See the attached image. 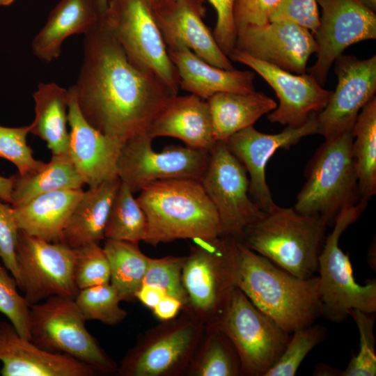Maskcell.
<instances>
[{
	"mask_svg": "<svg viewBox=\"0 0 376 376\" xmlns=\"http://www.w3.org/2000/svg\"><path fill=\"white\" fill-rule=\"evenodd\" d=\"M72 86L86 120L123 141L146 131L176 95L157 76L131 64L101 19L84 35L83 61Z\"/></svg>",
	"mask_w": 376,
	"mask_h": 376,
	"instance_id": "obj_1",
	"label": "cell"
},
{
	"mask_svg": "<svg viewBox=\"0 0 376 376\" xmlns=\"http://www.w3.org/2000/svg\"><path fill=\"white\" fill-rule=\"evenodd\" d=\"M236 286L288 334L322 316L319 279H301L276 265L238 240Z\"/></svg>",
	"mask_w": 376,
	"mask_h": 376,
	"instance_id": "obj_2",
	"label": "cell"
},
{
	"mask_svg": "<svg viewBox=\"0 0 376 376\" xmlns=\"http://www.w3.org/2000/svg\"><path fill=\"white\" fill-rule=\"evenodd\" d=\"M136 201L148 221L144 242L152 246L222 235L217 210L198 180L155 181L140 190Z\"/></svg>",
	"mask_w": 376,
	"mask_h": 376,
	"instance_id": "obj_3",
	"label": "cell"
},
{
	"mask_svg": "<svg viewBox=\"0 0 376 376\" xmlns=\"http://www.w3.org/2000/svg\"><path fill=\"white\" fill-rule=\"evenodd\" d=\"M327 226L320 217L276 205L248 227L240 241L286 272L306 279L318 271Z\"/></svg>",
	"mask_w": 376,
	"mask_h": 376,
	"instance_id": "obj_4",
	"label": "cell"
},
{
	"mask_svg": "<svg viewBox=\"0 0 376 376\" xmlns=\"http://www.w3.org/2000/svg\"><path fill=\"white\" fill-rule=\"evenodd\" d=\"M352 131L325 139L305 170L306 182L294 209L318 216L333 226L340 212L361 199L352 146Z\"/></svg>",
	"mask_w": 376,
	"mask_h": 376,
	"instance_id": "obj_5",
	"label": "cell"
},
{
	"mask_svg": "<svg viewBox=\"0 0 376 376\" xmlns=\"http://www.w3.org/2000/svg\"><path fill=\"white\" fill-rule=\"evenodd\" d=\"M191 240L182 271L188 296L183 309L210 325L222 314L236 287L238 240L224 235Z\"/></svg>",
	"mask_w": 376,
	"mask_h": 376,
	"instance_id": "obj_6",
	"label": "cell"
},
{
	"mask_svg": "<svg viewBox=\"0 0 376 376\" xmlns=\"http://www.w3.org/2000/svg\"><path fill=\"white\" fill-rule=\"evenodd\" d=\"M368 206L361 198L356 205L343 209L335 220L333 230L326 236L318 259V292L322 316L341 322L350 312L359 310L373 314L376 311V281L358 284L353 276L348 256L339 246L343 233L360 217Z\"/></svg>",
	"mask_w": 376,
	"mask_h": 376,
	"instance_id": "obj_7",
	"label": "cell"
},
{
	"mask_svg": "<svg viewBox=\"0 0 376 376\" xmlns=\"http://www.w3.org/2000/svg\"><path fill=\"white\" fill-rule=\"evenodd\" d=\"M148 329L118 367L120 376H179L187 369L205 330V322L186 309Z\"/></svg>",
	"mask_w": 376,
	"mask_h": 376,
	"instance_id": "obj_8",
	"label": "cell"
},
{
	"mask_svg": "<svg viewBox=\"0 0 376 376\" xmlns=\"http://www.w3.org/2000/svg\"><path fill=\"white\" fill-rule=\"evenodd\" d=\"M86 321L75 299L51 296L30 306V340L45 350L85 363L97 373H116V364L88 331Z\"/></svg>",
	"mask_w": 376,
	"mask_h": 376,
	"instance_id": "obj_9",
	"label": "cell"
},
{
	"mask_svg": "<svg viewBox=\"0 0 376 376\" xmlns=\"http://www.w3.org/2000/svg\"><path fill=\"white\" fill-rule=\"evenodd\" d=\"M128 61L150 72L175 95L180 77L151 9L144 0H109L100 18Z\"/></svg>",
	"mask_w": 376,
	"mask_h": 376,
	"instance_id": "obj_10",
	"label": "cell"
},
{
	"mask_svg": "<svg viewBox=\"0 0 376 376\" xmlns=\"http://www.w3.org/2000/svg\"><path fill=\"white\" fill-rule=\"evenodd\" d=\"M214 325L230 340L238 355L241 374L265 376L283 352L290 334L260 311L239 289Z\"/></svg>",
	"mask_w": 376,
	"mask_h": 376,
	"instance_id": "obj_11",
	"label": "cell"
},
{
	"mask_svg": "<svg viewBox=\"0 0 376 376\" xmlns=\"http://www.w3.org/2000/svg\"><path fill=\"white\" fill-rule=\"evenodd\" d=\"M210 154L201 183L217 210L221 234L240 240L265 212L251 198L247 172L225 142L217 141Z\"/></svg>",
	"mask_w": 376,
	"mask_h": 376,
	"instance_id": "obj_12",
	"label": "cell"
},
{
	"mask_svg": "<svg viewBox=\"0 0 376 376\" xmlns=\"http://www.w3.org/2000/svg\"><path fill=\"white\" fill-rule=\"evenodd\" d=\"M152 141L142 132L127 139L120 152L117 174L133 192L159 180L185 178L201 182L210 152L180 146H169L156 152Z\"/></svg>",
	"mask_w": 376,
	"mask_h": 376,
	"instance_id": "obj_13",
	"label": "cell"
},
{
	"mask_svg": "<svg viewBox=\"0 0 376 376\" xmlns=\"http://www.w3.org/2000/svg\"><path fill=\"white\" fill-rule=\"evenodd\" d=\"M18 288L29 306L58 295L75 299L79 290L74 279V249L19 231L16 247Z\"/></svg>",
	"mask_w": 376,
	"mask_h": 376,
	"instance_id": "obj_14",
	"label": "cell"
},
{
	"mask_svg": "<svg viewBox=\"0 0 376 376\" xmlns=\"http://www.w3.org/2000/svg\"><path fill=\"white\" fill-rule=\"evenodd\" d=\"M322 8L315 36L317 60L308 71L323 86L335 60L350 45L376 38V15L359 0H316Z\"/></svg>",
	"mask_w": 376,
	"mask_h": 376,
	"instance_id": "obj_15",
	"label": "cell"
},
{
	"mask_svg": "<svg viewBox=\"0 0 376 376\" xmlns=\"http://www.w3.org/2000/svg\"><path fill=\"white\" fill-rule=\"evenodd\" d=\"M228 58L254 70L274 90L279 104L267 116L271 123L299 127L313 113L320 112L332 95L311 74L289 72L237 49Z\"/></svg>",
	"mask_w": 376,
	"mask_h": 376,
	"instance_id": "obj_16",
	"label": "cell"
},
{
	"mask_svg": "<svg viewBox=\"0 0 376 376\" xmlns=\"http://www.w3.org/2000/svg\"><path fill=\"white\" fill-rule=\"evenodd\" d=\"M338 84L316 118L318 134L324 139L352 131L363 107L376 92V56L361 60L341 54L335 60Z\"/></svg>",
	"mask_w": 376,
	"mask_h": 376,
	"instance_id": "obj_17",
	"label": "cell"
},
{
	"mask_svg": "<svg viewBox=\"0 0 376 376\" xmlns=\"http://www.w3.org/2000/svg\"><path fill=\"white\" fill-rule=\"evenodd\" d=\"M316 114L313 113L304 125L287 127L278 134H265L251 126L233 134L225 142L229 151L244 166L249 175V196L263 212H269L277 205L266 181L269 159L279 148L289 149L303 137L318 134Z\"/></svg>",
	"mask_w": 376,
	"mask_h": 376,
	"instance_id": "obj_18",
	"label": "cell"
},
{
	"mask_svg": "<svg viewBox=\"0 0 376 376\" xmlns=\"http://www.w3.org/2000/svg\"><path fill=\"white\" fill-rule=\"evenodd\" d=\"M235 49L291 73H306L310 56L318 51L313 34L285 22L248 25L237 30Z\"/></svg>",
	"mask_w": 376,
	"mask_h": 376,
	"instance_id": "obj_19",
	"label": "cell"
},
{
	"mask_svg": "<svg viewBox=\"0 0 376 376\" xmlns=\"http://www.w3.org/2000/svg\"><path fill=\"white\" fill-rule=\"evenodd\" d=\"M69 92L68 152L84 185L94 187L118 176V159L125 141L105 135L92 127L79 110L72 86Z\"/></svg>",
	"mask_w": 376,
	"mask_h": 376,
	"instance_id": "obj_20",
	"label": "cell"
},
{
	"mask_svg": "<svg viewBox=\"0 0 376 376\" xmlns=\"http://www.w3.org/2000/svg\"><path fill=\"white\" fill-rule=\"evenodd\" d=\"M205 13L202 0H179L153 15L167 49L188 48L212 65L235 69L203 22Z\"/></svg>",
	"mask_w": 376,
	"mask_h": 376,
	"instance_id": "obj_21",
	"label": "cell"
},
{
	"mask_svg": "<svg viewBox=\"0 0 376 376\" xmlns=\"http://www.w3.org/2000/svg\"><path fill=\"white\" fill-rule=\"evenodd\" d=\"M2 376H93L91 366L68 354L45 350L19 335L10 322H0Z\"/></svg>",
	"mask_w": 376,
	"mask_h": 376,
	"instance_id": "obj_22",
	"label": "cell"
},
{
	"mask_svg": "<svg viewBox=\"0 0 376 376\" xmlns=\"http://www.w3.org/2000/svg\"><path fill=\"white\" fill-rule=\"evenodd\" d=\"M145 132L152 139L173 137L187 147L208 152L217 143L207 100L193 94L173 96Z\"/></svg>",
	"mask_w": 376,
	"mask_h": 376,
	"instance_id": "obj_23",
	"label": "cell"
},
{
	"mask_svg": "<svg viewBox=\"0 0 376 376\" xmlns=\"http://www.w3.org/2000/svg\"><path fill=\"white\" fill-rule=\"evenodd\" d=\"M175 66L180 87L203 100L223 92L248 93L255 91V74L249 70H225L198 57L189 49H167Z\"/></svg>",
	"mask_w": 376,
	"mask_h": 376,
	"instance_id": "obj_24",
	"label": "cell"
},
{
	"mask_svg": "<svg viewBox=\"0 0 376 376\" xmlns=\"http://www.w3.org/2000/svg\"><path fill=\"white\" fill-rule=\"evenodd\" d=\"M100 17L91 0H60L31 42L33 54L52 62L61 53L64 41L75 34L89 32Z\"/></svg>",
	"mask_w": 376,
	"mask_h": 376,
	"instance_id": "obj_25",
	"label": "cell"
},
{
	"mask_svg": "<svg viewBox=\"0 0 376 376\" xmlns=\"http://www.w3.org/2000/svg\"><path fill=\"white\" fill-rule=\"evenodd\" d=\"M84 191L82 189L54 191L11 206L19 229L48 242H61L65 224Z\"/></svg>",
	"mask_w": 376,
	"mask_h": 376,
	"instance_id": "obj_26",
	"label": "cell"
},
{
	"mask_svg": "<svg viewBox=\"0 0 376 376\" xmlns=\"http://www.w3.org/2000/svg\"><path fill=\"white\" fill-rule=\"evenodd\" d=\"M120 183L116 176L84 191L65 224L61 242L76 249L104 240L107 221Z\"/></svg>",
	"mask_w": 376,
	"mask_h": 376,
	"instance_id": "obj_27",
	"label": "cell"
},
{
	"mask_svg": "<svg viewBox=\"0 0 376 376\" xmlns=\"http://www.w3.org/2000/svg\"><path fill=\"white\" fill-rule=\"evenodd\" d=\"M214 139L226 142L233 134L253 126L263 115L277 107L276 102L263 93L223 92L207 100Z\"/></svg>",
	"mask_w": 376,
	"mask_h": 376,
	"instance_id": "obj_28",
	"label": "cell"
},
{
	"mask_svg": "<svg viewBox=\"0 0 376 376\" xmlns=\"http://www.w3.org/2000/svg\"><path fill=\"white\" fill-rule=\"evenodd\" d=\"M33 97L35 117L29 125L30 133L45 141L52 155L68 152L69 89L54 82L40 83Z\"/></svg>",
	"mask_w": 376,
	"mask_h": 376,
	"instance_id": "obj_29",
	"label": "cell"
},
{
	"mask_svg": "<svg viewBox=\"0 0 376 376\" xmlns=\"http://www.w3.org/2000/svg\"><path fill=\"white\" fill-rule=\"evenodd\" d=\"M13 176V207L45 193L82 189L84 185L69 152L52 155L51 160L36 172Z\"/></svg>",
	"mask_w": 376,
	"mask_h": 376,
	"instance_id": "obj_30",
	"label": "cell"
},
{
	"mask_svg": "<svg viewBox=\"0 0 376 376\" xmlns=\"http://www.w3.org/2000/svg\"><path fill=\"white\" fill-rule=\"evenodd\" d=\"M352 146L361 198L376 193V97L361 110L352 127Z\"/></svg>",
	"mask_w": 376,
	"mask_h": 376,
	"instance_id": "obj_31",
	"label": "cell"
},
{
	"mask_svg": "<svg viewBox=\"0 0 376 376\" xmlns=\"http://www.w3.org/2000/svg\"><path fill=\"white\" fill-rule=\"evenodd\" d=\"M103 249L109 263L110 283L121 301L134 300L143 284L149 257L136 242L105 239Z\"/></svg>",
	"mask_w": 376,
	"mask_h": 376,
	"instance_id": "obj_32",
	"label": "cell"
},
{
	"mask_svg": "<svg viewBox=\"0 0 376 376\" xmlns=\"http://www.w3.org/2000/svg\"><path fill=\"white\" fill-rule=\"evenodd\" d=\"M191 376H238L241 366L228 338L214 325L204 334L185 373Z\"/></svg>",
	"mask_w": 376,
	"mask_h": 376,
	"instance_id": "obj_33",
	"label": "cell"
},
{
	"mask_svg": "<svg viewBox=\"0 0 376 376\" xmlns=\"http://www.w3.org/2000/svg\"><path fill=\"white\" fill-rule=\"evenodd\" d=\"M147 230L144 211L130 187L121 181L107 221L104 238L139 243L145 240Z\"/></svg>",
	"mask_w": 376,
	"mask_h": 376,
	"instance_id": "obj_34",
	"label": "cell"
},
{
	"mask_svg": "<svg viewBox=\"0 0 376 376\" xmlns=\"http://www.w3.org/2000/svg\"><path fill=\"white\" fill-rule=\"evenodd\" d=\"M75 301L86 320L116 325L127 316V312L120 306L118 293L110 283L79 290Z\"/></svg>",
	"mask_w": 376,
	"mask_h": 376,
	"instance_id": "obj_35",
	"label": "cell"
},
{
	"mask_svg": "<svg viewBox=\"0 0 376 376\" xmlns=\"http://www.w3.org/2000/svg\"><path fill=\"white\" fill-rule=\"evenodd\" d=\"M325 328L318 324L295 331L281 355L265 376H293L309 352L324 340Z\"/></svg>",
	"mask_w": 376,
	"mask_h": 376,
	"instance_id": "obj_36",
	"label": "cell"
},
{
	"mask_svg": "<svg viewBox=\"0 0 376 376\" xmlns=\"http://www.w3.org/2000/svg\"><path fill=\"white\" fill-rule=\"evenodd\" d=\"M185 256H169L159 258H149L143 284L162 290L166 295L180 301L183 308L188 305V296L182 280ZM142 284V285H143Z\"/></svg>",
	"mask_w": 376,
	"mask_h": 376,
	"instance_id": "obj_37",
	"label": "cell"
},
{
	"mask_svg": "<svg viewBox=\"0 0 376 376\" xmlns=\"http://www.w3.org/2000/svg\"><path fill=\"white\" fill-rule=\"evenodd\" d=\"M73 249L74 279L79 290L110 283L109 263L98 243H88Z\"/></svg>",
	"mask_w": 376,
	"mask_h": 376,
	"instance_id": "obj_38",
	"label": "cell"
},
{
	"mask_svg": "<svg viewBox=\"0 0 376 376\" xmlns=\"http://www.w3.org/2000/svg\"><path fill=\"white\" fill-rule=\"evenodd\" d=\"M29 133V125L16 127L0 125V158L13 164L20 175L36 172L45 164L33 157L26 141Z\"/></svg>",
	"mask_w": 376,
	"mask_h": 376,
	"instance_id": "obj_39",
	"label": "cell"
},
{
	"mask_svg": "<svg viewBox=\"0 0 376 376\" xmlns=\"http://www.w3.org/2000/svg\"><path fill=\"white\" fill-rule=\"evenodd\" d=\"M371 313L353 309L350 312L359 333V350L353 357L340 376H374L376 375V354L373 334L374 318Z\"/></svg>",
	"mask_w": 376,
	"mask_h": 376,
	"instance_id": "obj_40",
	"label": "cell"
},
{
	"mask_svg": "<svg viewBox=\"0 0 376 376\" xmlns=\"http://www.w3.org/2000/svg\"><path fill=\"white\" fill-rule=\"evenodd\" d=\"M17 287L15 279L0 265V312L8 318L19 336L30 340V306Z\"/></svg>",
	"mask_w": 376,
	"mask_h": 376,
	"instance_id": "obj_41",
	"label": "cell"
},
{
	"mask_svg": "<svg viewBox=\"0 0 376 376\" xmlns=\"http://www.w3.org/2000/svg\"><path fill=\"white\" fill-rule=\"evenodd\" d=\"M269 22H285L310 31L313 35L320 24L316 0H280Z\"/></svg>",
	"mask_w": 376,
	"mask_h": 376,
	"instance_id": "obj_42",
	"label": "cell"
},
{
	"mask_svg": "<svg viewBox=\"0 0 376 376\" xmlns=\"http://www.w3.org/2000/svg\"><path fill=\"white\" fill-rule=\"evenodd\" d=\"M19 229L11 205L0 199V258L5 267L19 285V277L16 261V247Z\"/></svg>",
	"mask_w": 376,
	"mask_h": 376,
	"instance_id": "obj_43",
	"label": "cell"
},
{
	"mask_svg": "<svg viewBox=\"0 0 376 376\" xmlns=\"http://www.w3.org/2000/svg\"><path fill=\"white\" fill-rule=\"evenodd\" d=\"M217 13L214 38L222 52L228 56L236 47L237 31L234 22L235 0H208Z\"/></svg>",
	"mask_w": 376,
	"mask_h": 376,
	"instance_id": "obj_44",
	"label": "cell"
},
{
	"mask_svg": "<svg viewBox=\"0 0 376 376\" xmlns=\"http://www.w3.org/2000/svg\"><path fill=\"white\" fill-rule=\"evenodd\" d=\"M280 0H235L233 17L236 31L248 25H263Z\"/></svg>",
	"mask_w": 376,
	"mask_h": 376,
	"instance_id": "obj_45",
	"label": "cell"
},
{
	"mask_svg": "<svg viewBox=\"0 0 376 376\" xmlns=\"http://www.w3.org/2000/svg\"><path fill=\"white\" fill-rule=\"evenodd\" d=\"M183 305L178 299L165 295L152 308L154 315L162 321L168 320L176 317Z\"/></svg>",
	"mask_w": 376,
	"mask_h": 376,
	"instance_id": "obj_46",
	"label": "cell"
},
{
	"mask_svg": "<svg viewBox=\"0 0 376 376\" xmlns=\"http://www.w3.org/2000/svg\"><path fill=\"white\" fill-rule=\"evenodd\" d=\"M165 295L162 290L152 285L143 284L136 292L135 298L144 306L152 309Z\"/></svg>",
	"mask_w": 376,
	"mask_h": 376,
	"instance_id": "obj_47",
	"label": "cell"
},
{
	"mask_svg": "<svg viewBox=\"0 0 376 376\" xmlns=\"http://www.w3.org/2000/svg\"><path fill=\"white\" fill-rule=\"evenodd\" d=\"M13 176L9 178L0 175V199L4 203H12Z\"/></svg>",
	"mask_w": 376,
	"mask_h": 376,
	"instance_id": "obj_48",
	"label": "cell"
},
{
	"mask_svg": "<svg viewBox=\"0 0 376 376\" xmlns=\"http://www.w3.org/2000/svg\"><path fill=\"white\" fill-rule=\"evenodd\" d=\"M152 13L165 10L179 0H144Z\"/></svg>",
	"mask_w": 376,
	"mask_h": 376,
	"instance_id": "obj_49",
	"label": "cell"
},
{
	"mask_svg": "<svg viewBox=\"0 0 376 376\" xmlns=\"http://www.w3.org/2000/svg\"><path fill=\"white\" fill-rule=\"evenodd\" d=\"M314 375H340L341 371L338 370L336 368H334L332 367H329L328 366H325L324 364H321V366H318L317 368H315Z\"/></svg>",
	"mask_w": 376,
	"mask_h": 376,
	"instance_id": "obj_50",
	"label": "cell"
},
{
	"mask_svg": "<svg viewBox=\"0 0 376 376\" xmlns=\"http://www.w3.org/2000/svg\"><path fill=\"white\" fill-rule=\"evenodd\" d=\"M100 18L103 17L109 0H91Z\"/></svg>",
	"mask_w": 376,
	"mask_h": 376,
	"instance_id": "obj_51",
	"label": "cell"
},
{
	"mask_svg": "<svg viewBox=\"0 0 376 376\" xmlns=\"http://www.w3.org/2000/svg\"><path fill=\"white\" fill-rule=\"evenodd\" d=\"M367 8L375 13L376 10V0H359Z\"/></svg>",
	"mask_w": 376,
	"mask_h": 376,
	"instance_id": "obj_52",
	"label": "cell"
},
{
	"mask_svg": "<svg viewBox=\"0 0 376 376\" xmlns=\"http://www.w3.org/2000/svg\"><path fill=\"white\" fill-rule=\"evenodd\" d=\"M15 0H0V7L1 6H8L13 3Z\"/></svg>",
	"mask_w": 376,
	"mask_h": 376,
	"instance_id": "obj_53",
	"label": "cell"
}]
</instances>
